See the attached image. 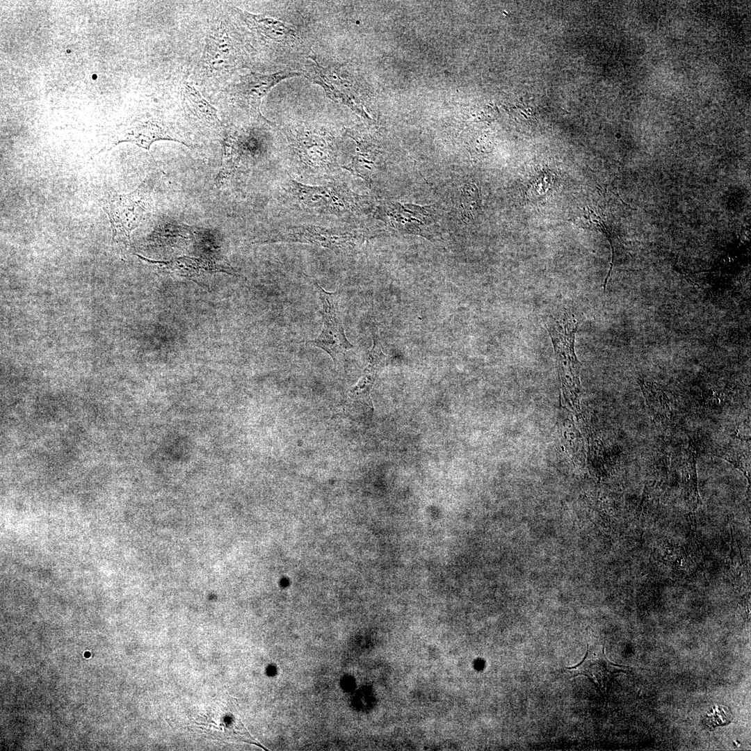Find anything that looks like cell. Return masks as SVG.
I'll return each mask as SVG.
<instances>
[{"label":"cell","instance_id":"cell-1","mask_svg":"<svg viewBox=\"0 0 751 751\" xmlns=\"http://www.w3.org/2000/svg\"><path fill=\"white\" fill-rule=\"evenodd\" d=\"M294 158L305 170L314 174H329L339 164L333 138L321 129L296 124L282 129Z\"/></svg>","mask_w":751,"mask_h":751},{"label":"cell","instance_id":"cell-2","mask_svg":"<svg viewBox=\"0 0 751 751\" xmlns=\"http://www.w3.org/2000/svg\"><path fill=\"white\" fill-rule=\"evenodd\" d=\"M544 324L554 348L564 398L571 407L578 408L581 383L579 365L574 352L577 322L574 316L563 319L549 316Z\"/></svg>","mask_w":751,"mask_h":751},{"label":"cell","instance_id":"cell-3","mask_svg":"<svg viewBox=\"0 0 751 751\" xmlns=\"http://www.w3.org/2000/svg\"><path fill=\"white\" fill-rule=\"evenodd\" d=\"M151 202L147 180L129 193L111 194L105 199L102 208L108 217L113 241L129 243L131 232L144 220Z\"/></svg>","mask_w":751,"mask_h":751},{"label":"cell","instance_id":"cell-4","mask_svg":"<svg viewBox=\"0 0 751 751\" xmlns=\"http://www.w3.org/2000/svg\"><path fill=\"white\" fill-rule=\"evenodd\" d=\"M287 199L306 212L344 216L355 209V196L339 185L309 186L290 178Z\"/></svg>","mask_w":751,"mask_h":751},{"label":"cell","instance_id":"cell-5","mask_svg":"<svg viewBox=\"0 0 751 751\" xmlns=\"http://www.w3.org/2000/svg\"><path fill=\"white\" fill-rule=\"evenodd\" d=\"M314 285L321 305L319 312L323 327L317 338L306 344L321 348L337 361L340 355L353 347L345 334L339 304V293L326 291L316 282Z\"/></svg>","mask_w":751,"mask_h":751},{"label":"cell","instance_id":"cell-6","mask_svg":"<svg viewBox=\"0 0 751 751\" xmlns=\"http://www.w3.org/2000/svg\"><path fill=\"white\" fill-rule=\"evenodd\" d=\"M274 238L275 241L312 244L337 252H350L364 240L356 230L312 225L287 227Z\"/></svg>","mask_w":751,"mask_h":751},{"label":"cell","instance_id":"cell-7","mask_svg":"<svg viewBox=\"0 0 751 751\" xmlns=\"http://www.w3.org/2000/svg\"><path fill=\"white\" fill-rule=\"evenodd\" d=\"M604 649V645H591L588 643L582 661L574 666L565 668V672L572 677L579 675L588 677L601 693H606L614 676L620 672H626L628 668L609 661Z\"/></svg>","mask_w":751,"mask_h":751},{"label":"cell","instance_id":"cell-8","mask_svg":"<svg viewBox=\"0 0 751 751\" xmlns=\"http://www.w3.org/2000/svg\"><path fill=\"white\" fill-rule=\"evenodd\" d=\"M300 74V72L280 71L270 74L250 72L241 76L234 86V98L250 112L264 118L260 111L262 99L282 80Z\"/></svg>","mask_w":751,"mask_h":751},{"label":"cell","instance_id":"cell-9","mask_svg":"<svg viewBox=\"0 0 751 751\" xmlns=\"http://www.w3.org/2000/svg\"><path fill=\"white\" fill-rule=\"evenodd\" d=\"M306 67V76L320 85L329 98L359 111L352 84L343 69L324 67L312 57Z\"/></svg>","mask_w":751,"mask_h":751},{"label":"cell","instance_id":"cell-10","mask_svg":"<svg viewBox=\"0 0 751 751\" xmlns=\"http://www.w3.org/2000/svg\"><path fill=\"white\" fill-rule=\"evenodd\" d=\"M159 140L177 141L188 145L186 140L171 126L160 120H137L123 130L120 134L118 141H131L139 146L150 150V145Z\"/></svg>","mask_w":751,"mask_h":751},{"label":"cell","instance_id":"cell-11","mask_svg":"<svg viewBox=\"0 0 751 751\" xmlns=\"http://www.w3.org/2000/svg\"><path fill=\"white\" fill-rule=\"evenodd\" d=\"M372 334L373 344L368 353L366 366L357 385L350 390L346 405L370 403V393L377 373L385 362L386 355L382 351L378 336Z\"/></svg>","mask_w":751,"mask_h":751},{"label":"cell","instance_id":"cell-12","mask_svg":"<svg viewBox=\"0 0 751 751\" xmlns=\"http://www.w3.org/2000/svg\"><path fill=\"white\" fill-rule=\"evenodd\" d=\"M141 259L157 266L160 268L169 270L177 275L185 277L192 280L205 273L216 272L229 273L227 269L215 263L199 258L181 257L169 261H155L137 255Z\"/></svg>","mask_w":751,"mask_h":751},{"label":"cell","instance_id":"cell-13","mask_svg":"<svg viewBox=\"0 0 751 751\" xmlns=\"http://www.w3.org/2000/svg\"><path fill=\"white\" fill-rule=\"evenodd\" d=\"M236 10L251 30L268 40L289 43L296 39L295 31L278 20L241 10Z\"/></svg>","mask_w":751,"mask_h":751},{"label":"cell","instance_id":"cell-14","mask_svg":"<svg viewBox=\"0 0 751 751\" xmlns=\"http://www.w3.org/2000/svg\"><path fill=\"white\" fill-rule=\"evenodd\" d=\"M429 213L423 207L409 204H392L387 209L391 224L396 229L407 233L421 234Z\"/></svg>","mask_w":751,"mask_h":751},{"label":"cell","instance_id":"cell-15","mask_svg":"<svg viewBox=\"0 0 751 751\" xmlns=\"http://www.w3.org/2000/svg\"><path fill=\"white\" fill-rule=\"evenodd\" d=\"M209 36L207 47L209 65L216 69L227 66L232 60L234 50L227 33L218 28Z\"/></svg>","mask_w":751,"mask_h":751},{"label":"cell","instance_id":"cell-16","mask_svg":"<svg viewBox=\"0 0 751 751\" xmlns=\"http://www.w3.org/2000/svg\"><path fill=\"white\" fill-rule=\"evenodd\" d=\"M182 95L185 107L195 117L207 124H220L215 108L193 86L186 85Z\"/></svg>","mask_w":751,"mask_h":751},{"label":"cell","instance_id":"cell-17","mask_svg":"<svg viewBox=\"0 0 751 751\" xmlns=\"http://www.w3.org/2000/svg\"><path fill=\"white\" fill-rule=\"evenodd\" d=\"M733 718L729 708L722 705H716L705 714L702 718V722L707 729L713 730L718 727L730 724Z\"/></svg>","mask_w":751,"mask_h":751},{"label":"cell","instance_id":"cell-18","mask_svg":"<svg viewBox=\"0 0 751 751\" xmlns=\"http://www.w3.org/2000/svg\"><path fill=\"white\" fill-rule=\"evenodd\" d=\"M478 193L477 188L474 184L465 186L461 195V204L463 209V214L468 219L474 218L479 208Z\"/></svg>","mask_w":751,"mask_h":751}]
</instances>
